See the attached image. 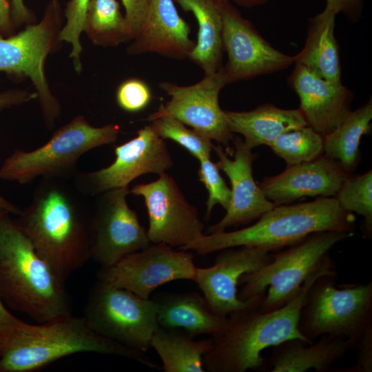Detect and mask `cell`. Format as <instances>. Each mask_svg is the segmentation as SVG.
Masks as SVG:
<instances>
[{
    "label": "cell",
    "instance_id": "cell-7",
    "mask_svg": "<svg viewBox=\"0 0 372 372\" xmlns=\"http://www.w3.org/2000/svg\"><path fill=\"white\" fill-rule=\"evenodd\" d=\"M352 234L340 231L312 234L287 250L273 254L271 262L243 274L238 296L245 300L264 293L260 309H277L291 300L314 272L332 262L329 251Z\"/></svg>",
    "mask_w": 372,
    "mask_h": 372
},
{
    "label": "cell",
    "instance_id": "cell-12",
    "mask_svg": "<svg viewBox=\"0 0 372 372\" xmlns=\"http://www.w3.org/2000/svg\"><path fill=\"white\" fill-rule=\"evenodd\" d=\"M196 271L192 253L176 251L162 242L150 243L111 266L101 267L98 279L149 299L152 292L165 283L177 280L194 281Z\"/></svg>",
    "mask_w": 372,
    "mask_h": 372
},
{
    "label": "cell",
    "instance_id": "cell-37",
    "mask_svg": "<svg viewBox=\"0 0 372 372\" xmlns=\"http://www.w3.org/2000/svg\"><path fill=\"white\" fill-rule=\"evenodd\" d=\"M357 345L358 354L355 364L348 368H340V372H371L372 371V327L362 335Z\"/></svg>",
    "mask_w": 372,
    "mask_h": 372
},
{
    "label": "cell",
    "instance_id": "cell-6",
    "mask_svg": "<svg viewBox=\"0 0 372 372\" xmlns=\"http://www.w3.org/2000/svg\"><path fill=\"white\" fill-rule=\"evenodd\" d=\"M120 132L117 124L96 127L79 115L35 149H16L0 167V178L28 184L39 178L58 180L74 177L80 158L90 150L116 142Z\"/></svg>",
    "mask_w": 372,
    "mask_h": 372
},
{
    "label": "cell",
    "instance_id": "cell-30",
    "mask_svg": "<svg viewBox=\"0 0 372 372\" xmlns=\"http://www.w3.org/2000/svg\"><path fill=\"white\" fill-rule=\"evenodd\" d=\"M269 147L288 167L323 156L324 136L307 125L280 135Z\"/></svg>",
    "mask_w": 372,
    "mask_h": 372
},
{
    "label": "cell",
    "instance_id": "cell-38",
    "mask_svg": "<svg viewBox=\"0 0 372 372\" xmlns=\"http://www.w3.org/2000/svg\"><path fill=\"white\" fill-rule=\"evenodd\" d=\"M38 98L37 93L25 90H12L0 93V111L21 105Z\"/></svg>",
    "mask_w": 372,
    "mask_h": 372
},
{
    "label": "cell",
    "instance_id": "cell-1",
    "mask_svg": "<svg viewBox=\"0 0 372 372\" xmlns=\"http://www.w3.org/2000/svg\"><path fill=\"white\" fill-rule=\"evenodd\" d=\"M335 275L332 262L313 273L297 294L279 309L262 311L260 302L265 293L251 304L227 316L222 332L212 338V347L203 356L205 371L245 372L260 368L261 353L289 340L313 343L300 331L301 309L307 291L319 277Z\"/></svg>",
    "mask_w": 372,
    "mask_h": 372
},
{
    "label": "cell",
    "instance_id": "cell-32",
    "mask_svg": "<svg viewBox=\"0 0 372 372\" xmlns=\"http://www.w3.org/2000/svg\"><path fill=\"white\" fill-rule=\"evenodd\" d=\"M150 125L163 139H170L185 149L198 161L211 157L214 144L211 141L201 135L178 119L167 115L155 117Z\"/></svg>",
    "mask_w": 372,
    "mask_h": 372
},
{
    "label": "cell",
    "instance_id": "cell-24",
    "mask_svg": "<svg viewBox=\"0 0 372 372\" xmlns=\"http://www.w3.org/2000/svg\"><path fill=\"white\" fill-rule=\"evenodd\" d=\"M273 347L271 372L330 371L335 362L352 349L348 340L331 335H322L315 344L293 339Z\"/></svg>",
    "mask_w": 372,
    "mask_h": 372
},
{
    "label": "cell",
    "instance_id": "cell-28",
    "mask_svg": "<svg viewBox=\"0 0 372 372\" xmlns=\"http://www.w3.org/2000/svg\"><path fill=\"white\" fill-rule=\"evenodd\" d=\"M372 101L351 111L338 127L324 136L323 156L338 162L351 174L356 168L362 137L371 130Z\"/></svg>",
    "mask_w": 372,
    "mask_h": 372
},
{
    "label": "cell",
    "instance_id": "cell-17",
    "mask_svg": "<svg viewBox=\"0 0 372 372\" xmlns=\"http://www.w3.org/2000/svg\"><path fill=\"white\" fill-rule=\"evenodd\" d=\"M219 251L212 266L196 267L194 282L212 311L227 317L249 306L260 296L240 300L238 296L240 278L243 274L257 271L268 264L273 254L262 248L246 246Z\"/></svg>",
    "mask_w": 372,
    "mask_h": 372
},
{
    "label": "cell",
    "instance_id": "cell-27",
    "mask_svg": "<svg viewBox=\"0 0 372 372\" xmlns=\"http://www.w3.org/2000/svg\"><path fill=\"white\" fill-rule=\"evenodd\" d=\"M211 347V338L194 340L184 331L160 326L150 340L165 372H204L203 356Z\"/></svg>",
    "mask_w": 372,
    "mask_h": 372
},
{
    "label": "cell",
    "instance_id": "cell-21",
    "mask_svg": "<svg viewBox=\"0 0 372 372\" xmlns=\"http://www.w3.org/2000/svg\"><path fill=\"white\" fill-rule=\"evenodd\" d=\"M174 0H150L143 28L129 46L130 54L156 53L172 59L188 58L195 46L190 28L178 14Z\"/></svg>",
    "mask_w": 372,
    "mask_h": 372
},
{
    "label": "cell",
    "instance_id": "cell-35",
    "mask_svg": "<svg viewBox=\"0 0 372 372\" xmlns=\"http://www.w3.org/2000/svg\"><path fill=\"white\" fill-rule=\"evenodd\" d=\"M149 85L143 80L132 78L124 81L116 93L118 105L124 111L138 112L148 106L152 100Z\"/></svg>",
    "mask_w": 372,
    "mask_h": 372
},
{
    "label": "cell",
    "instance_id": "cell-33",
    "mask_svg": "<svg viewBox=\"0 0 372 372\" xmlns=\"http://www.w3.org/2000/svg\"><path fill=\"white\" fill-rule=\"evenodd\" d=\"M90 0H70L65 9L66 23L59 32V41L72 45L70 57L72 59L74 69L81 70V54L82 46L80 37L84 30L87 8Z\"/></svg>",
    "mask_w": 372,
    "mask_h": 372
},
{
    "label": "cell",
    "instance_id": "cell-16",
    "mask_svg": "<svg viewBox=\"0 0 372 372\" xmlns=\"http://www.w3.org/2000/svg\"><path fill=\"white\" fill-rule=\"evenodd\" d=\"M223 44L228 56L223 67L227 84L273 73L294 63L275 49L229 2L223 4Z\"/></svg>",
    "mask_w": 372,
    "mask_h": 372
},
{
    "label": "cell",
    "instance_id": "cell-31",
    "mask_svg": "<svg viewBox=\"0 0 372 372\" xmlns=\"http://www.w3.org/2000/svg\"><path fill=\"white\" fill-rule=\"evenodd\" d=\"M345 211L364 218L363 229L367 236L372 234V170L360 175L349 174L334 196Z\"/></svg>",
    "mask_w": 372,
    "mask_h": 372
},
{
    "label": "cell",
    "instance_id": "cell-22",
    "mask_svg": "<svg viewBox=\"0 0 372 372\" xmlns=\"http://www.w3.org/2000/svg\"><path fill=\"white\" fill-rule=\"evenodd\" d=\"M157 307V322L165 329H182L194 338L209 334L212 338L223 330L227 317L212 311L204 296L196 292H161L152 298Z\"/></svg>",
    "mask_w": 372,
    "mask_h": 372
},
{
    "label": "cell",
    "instance_id": "cell-44",
    "mask_svg": "<svg viewBox=\"0 0 372 372\" xmlns=\"http://www.w3.org/2000/svg\"><path fill=\"white\" fill-rule=\"evenodd\" d=\"M218 1L221 3L229 2V1H233L240 6L250 8V7L256 6L266 3L269 0H218Z\"/></svg>",
    "mask_w": 372,
    "mask_h": 372
},
{
    "label": "cell",
    "instance_id": "cell-9",
    "mask_svg": "<svg viewBox=\"0 0 372 372\" xmlns=\"http://www.w3.org/2000/svg\"><path fill=\"white\" fill-rule=\"evenodd\" d=\"M83 318L98 334L143 353L149 349L159 327L152 298L99 280L91 289Z\"/></svg>",
    "mask_w": 372,
    "mask_h": 372
},
{
    "label": "cell",
    "instance_id": "cell-41",
    "mask_svg": "<svg viewBox=\"0 0 372 372\" xmlns=\"http://www.w3.org/2000/svg\"><path fill=\"white\" fill-rule=\"evenodd\" d=\"M12 14L18 23L31 21V14L24 4L23 0H12Z\"/></svg>",
    "mask_w": 372,
    "mask_h": 372
},
{
    "label": "cell",
    "instance_id": "cell-15",
    "mask_svg": "<svg viewBox=\"0 0 372 372\" xmlns=\"http://www.w3.org/2000/svg\"><path fill=\"white\" fill-rule=\"evenodd\" d=\"M226 85L223 68L205 75L202 80L191 85L162 82L159 87L170 96V100L161 104L147 119L149 121L163 115L172 116L211 141L225 146L227 154L234 153L229 148L233 134L218 101L220 90Z\"/></svg>",
    "mask_w": 372,
    "mask_h": 372
},
{
    "label": "cell",
    "instance_id": "cell-18",
    "mask_svg": "<svg viewBox=\"0 0 372 372\" xmlns=\"http://www.w3.org/2000/svg\"><path fill=\"white\" fill-rule=\"evenodd\" d=\"M234 159H230L222 146L214 145L218 158L216 163L230 180L231 197L223 218L207 228L208 234H217L231 227L249 224L276 206L265 195L253 176V163L257 155L240 138L233 140Z\"/></svg>",
    "mask_w": 372,
    "mask_h": 372
},
{
    "label": "cell",
    "instance_id": "cell-13",
    "mask_svg": "<svg viewBox=\"0 0 372 372\" xmlns=\"http://www.w3.org/2000/svg\"><path fill=\"white\" fill-rule=\"evenodd\" d=\"M130 193L144 200L150 242L180 249L204 234L205 225L197 208L187 200L176 181L166 172L156 180L134 185Z\"/></svg>",
    "mask_w": 372,
    "mask_h": 372
},
{
    "label": "cell",
    "instance_id": "cell-43",
    "mask_svg": "<svg viewBox=\"0 0 372 372\" xmlns=\"http://www.w3.org/2000/svg\"><path fill=\"white\" fill-rule=\"evenodd\" d=\"M0 210L6 211L10 214L19 215L21 213V209L18 207L11 203L3 196L0 195Z\"/></svg>",
    "mask_w": 372,
    "mask_h": 372
},
{
    "label": "cell",
    "instance_id": "cell-34",
    "mask_svg": "<svg viewBox=\"0 0 372 372\" xmlns=\"http://www.w3.org/2000/svg\"><path fill=\"white\" fill-rule=\"evenodd\" d=\"M210 158L211 157H207L198 161L200 166L198 170L199 180L205 185L208 192L206 220L209 218L216 205L219 204L227 210L231 197V189L220 175L217 163L212 162Z\"/></svg>",
    "mask_w": 372,
    "mask_h": 372
},
{
    "label": "cell",
    "instance_id": "cell-25",
    "mask_svg": "<svg viewBox=\"0 0 372 372\" xmlns=\"http://www.w3.org/2000/svg\"><path fill=\"white\" fill-rule=\"evenodd\" d=\"M185 12H191L198 25V39L188 59L198 65L205 75L223 68V4L218 0H174Z\"/></svg>",
    "mask_w": 372,
    "mask_h": 372
},
{
    "label": "cell",
    "instance_id": "cell-42",
    "mask_svg": "<svg viewBox=\"0 0 372 372\" xmlns=\"http://www.w3.org/2000/svg\"><path fill=\"white\" fill-rule=\"evenodd\" d=\"M11 28L10 6L7 0H0V32H7Z\"/></svg>",
    "mask_w": 372,
    "mask_h": 372
},
{
    "label": "cell",
    "instance_id": "cell-5",
    "mask_svg": "<svg viewBox=\"0 0 372 372\" xmlns=\"http://www.w3.org/2000/svg\"><path fill=\"white\" fill-rule=\"evenodd\" d=\"M87 352L120 355L158 368L143 352L98 334L83 316L68 314L39 324L21 320L0 337V372L37 371L66 356Z\"/></svg>",
    "mask_w": 372,
    "mask_h": 372
},
{
    "label": "cell",
    "instance_id": "cell-20",
    "mask_svg": "<svg viewBox=\"0 0 372 372\" xmlns=\"http://www.w3.org/2000/svg\"><path fill=\"white\" fill-rule=\"evenodd\" d=\"M348 175L338 162L322 156L288 166L264 178L259 186L276 205H286L304 196L333 197Z\"/></svg>",
    "mask_w": 372,
    "mask_h": 372
},
{
    "label": "cell",
    "instance_id": "cell-26",
    "mask_svg": "<svg viewBox=\"0 0 372 372\" xmlns=\"http://www.w3.org/2000/svg\"><path fill=\"white\" fill-rule=\"evenodd\" d=\"M335 16L324 8L310 20L306 43L294 56V63L325 80L340 83L339 49L334 36Z\"/></svg>",
    "mask_w": 372,
    "mask_h": 372
},
{
    "label": "cell",
    "instance_id": "cell-10",
    "mask_svg": "<svg viewBox=\"0 0 372 372\" xmlns=\"http://www.w3.org/2000/svg\"><path fill=\"white\" fill-rule=\"evenodd\" d=\"M115 159L99 170L76 173L77 189L86 195L98 196L123 187L136 178L147 174L165 173L174 165L164 139L149 124L140 129L136 136L114 148Z\"/></svg>",
    "mask_w": 372,
    "mask_h": 372
},
{
    "label": "cell",
    "instance_id": "cell-11",
    "mask_svg": "<svg viewBox=\"0 0 372 372\" xmlns=\"http://www.w3.org/2000/svg\"><path fill=\"white\" fill-rule=\"evenodd\" d=\"M58 20L54 9H48L38 23L28 25L17 34L0 35V71L29 77L34 84L45 121L53 126L60 105L52 94L45 75L47 56L59 40Z\"/></svg>",
    "mask_w": 372,
    "mask_h": 372
},
{
    "label": "cell",
    "instance_id": "cell-19",
    "mask_svg": "<svg viewBox=\"0 0 372 372\" xmlns=\"http://www.w3.org/2000/svg\"><path fill=\"white\" fill-rule=\"evenodd\" d=\"M289 82L300 99L298 109L307 125L323 136L351 111L353 93L342 82L325 80L299 64H296Z\"/></svg>",
    "mask_w": 372,
    "mask_h": 372
},
{
    "label": "cell",
    "instance_id": "cell-14",
    "mask_svg": "<svg viewBox=\"0 0 372 372\" xmlns=\"http://www.w3.org/2000/svg\"><path fill=\"white\" fill-rule=\"evenodd\" d=\"M129 194L128 187L98 195L90 221L91 258L101 267L111 266L151 243L137 213L127 204Z\"/></svg>",
    "mask_w": 372,
    "mask_h": 372
},
{
    "label": "cell",
    "instance_id": "cell-4",
    "mask_svg": "<svg viewBox=\"0 0 372 372\" xmlns=\"http://www.w3.org/2000/svg\"><path fill=\"white\" fill-rule=\"evenodd\" d=\"M355 220L354 214L343 209L334 196L320 197L310 202L276 205L252 225L233 231L204 234L180 249L206 255L246 246L270 252L295 245L317 232L353 234Z\"/></svg>",
    "mask_w": 372,
    "mask_h": 372
},
{
    "label": "cell",
    "instance_id": "cell-8",
    "mask_svg": "<svg viewBox=\"0 0 372 372\" xmlns=\"http://www.w3.org/2000/svg\"><path fill=\"white\" fill-rule=\"evenodd\" d=\"M335 275L319 277L307 291L298 328L307 338H342L353 348L372 327V282L336 286Z\"/></svg>",
    "mask_w": 372,
    "mask_h": 372
},
{
    "label": "cell",
    "instance_id": "cell-39",
    "mask_svg": "<svg viewBox=\"0 0 372 372\" xmlns=\"http://www.w3.org/2000/svg\"><path fill=\"white\" fill-rule=\"evenodd\" d=\"M325 8L335 14L340 12L349 14L358 7L360 0H326Z\"/></svg>",
    "mask_w": 372,
    "mask_h": 372
},
{
    "label": "cell",
    "instance_id": "cell-36",
    "mask_svg": "<svg viewBox=\"0 0 372 372\" xmlns=\"http://www.w3.org/2000/svg\"><path fill=\"white\" fill-rule=\"evenodd\" d=\"M150 0H121L125 8V19L132 37H138L145 23Z\"/></svg>",
    "mask_w": 372,
    "mask_h": 372
},
{
    "label": "cell",
    "instance_id": "cell-2",
    "mask_svg": "<svg viewBox=\"0 0 372 372\" xmlns=\"http://www.w3.org/2000/svg\"><path fill=\"white\" fill-rule=\"evenodd\" d=\"M42 180L15 221L37 253L65 282L91 258L90 222L56 180Z\"/></svg>",
    "mask_w": 372,
    "mask_h": 372
},
{
    "label": "cell",
    "instance_id": "cell-23",
    "mask_svg": "<svg viewBox=\"0 0 372 372\" xmlns=\"http://www.w3.org/2000/svg\"><path fill=\"white\" fill-rule=\"evenodd\" d=\"M229 130L245 138L250 149L270 145L281 134L307 125L299 109L279 108L271 103L247 112L225 111Z\"/></svg>",
    "mask_w": 372,
    "mask_h": 372
},
{
    "label": "cell",
    "instance_id": "cell-40",
    "mask_svg": "<svg viewBox=\"0 0 372 372\" xmlns=\"http://www.w3.org/2000/svg\"><path fill=\"white\" fill-rule=\"evenodd\" d=\"M21 321L6 309L0 297V336L10 331Z\"/></svg>",
    "mask_w": 372,
    "mask_h": 372
},
{
    "label": "cell",
    "instance_id": "cell-29",
    "mask_svg": "<svg viewBox=\"0 0 372 372\" xmlns=\"http://www.w3.org/2000/svg\"><path fill=\"white\" fill-rule=\"evenodd\" d=\"M83 31L94 45L102 47L132 41L116 0H90Z\"/></svg>",
    "mask_w": 372,
    "mask_h": 372
},
{
    "label": "cell",
    "instance_id": "cell-3",
    "mask_svg": "<svg viewBox=\"0 0 372 372\" xmlns=\"http://www.w3.org/2000/svg\"><path fill=\"white\" fill-rule=\"evenodd\" d=\"M0 297L12 309L38 323L70 314L64 281L3 210H0Z\"/></svg>",
    "mask_w": 372,
    "mask_h": 372
}]
</instances>
